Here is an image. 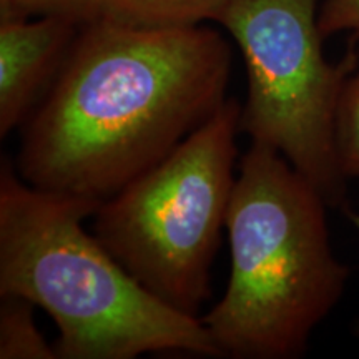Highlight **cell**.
Segmentation results:
<instances>
[{
  "instance_id": "6da1fadb",
  "label": "cell",
  "mask_w": 359,
  "mask_h": 359,
  "mask_svg": "<svg viewBox=\"0 0 359 359\" xmlns=\"http://www.w3.org/2000/svg\"><path fill=\"white\" fill-rule=\"evenodd\" d=\"M231 48L203 25H83L22 125L15 170L103 201L156 167L226 102Z\"/></svg>"
},
{
  "instance_id": "9c48e42d",
  "label": "cell",
  "mask_w": 359,
  "mask_h": 359,
  "mask_svg": "<svg viewBox=\"0 0 359 359\" xmlns=\"http://www.w3.org/2000/svg\"><path fill=\"white\" fill-rule=\"evenodd\" d=\"M336 148L346 178H359V70L344 83L336 115Z\"/></svg>"
},
{
  "instance_id": "7a4b0ae2",
  "label": "cell",
  "mask_w": 359,
  "mask_h": 359,
  "mask_svg": "<svg viewBox=\"0 0 359 359\" xmlns=\"http://www.w3.org/2000/svg\"><path fill=\"white\" fill-rule=\"evenodd\" d=\"M102 201L42 190L12 161L0 168V294H17L55 323L60 359H133L147 353L222 356L198 316L143 288L85 231Z\"/></svg>"
},
{
  "instance_id": "3957f363",
  "label": "cell",
  "mask_w": 359,
  "mask_h": 359,
  "mask_svg": "<svg viewBox=\"0 0 359 359\" xmlns=\"http://www.w3.org/2000/svg\"><path fill=\"white\" fill-rule=\"evenodd\" d=\"M326 208L285 156L251 143L226 218L230 280L201 318L222 356L293 359L306 351L349 276L331 248Z\"/></svg>"
},
{
  "instance_id": "7c38bea8",
  "label": "cell",
  "mask_w": 359,
  "mask_h": 359,
  "mask_svg": "<svg viewBox=\"0 0 359 359\" xmlns=\"http://www.w3.org/2000/svg\"><path fill=\"white\" fill-rule=\"evenodd\" d=\"M346 213H348L349 219H351L353 224L358 228V231H359V213H353V212H346ZM354 333L359 336V321L356 323V326H354Z\"/></svg>"
},
{
  "instance_id": "5b68a950",
  "label": "cell",
  "mask_w": 359,
  "mask_h": 359,
  "mask_svg": "<svg viewBox=\"0 0 359 359\" xmlns=\"http://www.w3.org/2000/svg\"><path fill=\"white\" fill-rule=\"evenodd\" d=\"M217 22L235 39L246 67L240 132L285 156L330 208L346 206L336 115L358 57L326 60L316 0H231Z\"/></svg>"
},
{
  "instance_id": "ba28073f",
  "label": "cell",
  "mask_w": 359,
  "mask_h": 359,
  "mask_svg": "<svg viewBox=\"0 0 359 359\" xmlns=\"http://www.w3.org/2000/svg\"><path fill=\"white\" fill-rule=\"evenodd\" d=\"M34 306L22 296L0 294V359L57 358L35 326Z\"/></svg>"
},
{
  "instance_id": "277c9868",
  "label": "cell",
  "mask_w": 359,
  "mask_h": 359,
  "mask_svg": "<svg viewBox=\"0 0 359 359\" xmlns=\"http://www.w3.org/2000/svg\"><path fill=\"white\" fill-rule=\"evenodd\" d=\"M241 105L226 98L163 161L93 213V235L143 288L198 316L235 190Z\"/></svg>"
},
{
  "instance_id": "30bf717a",
  "label": "cell",
  "mask_w": 359,
  "mask_h": 359,
  "mask_svg": "<svg viewBox=\"0 0 359 359\" xmlns=\"http://www.w3.org/2000/svg\"><path fill=\"white\" fill-rule=\"evenodd\" d=\"M60 17L83 27L102 17V0H0V19Z\"/></svg>"
},
{
  "instance_id": "8fae6325",
  "label": "cell",
  "mask_w": 359,
  "mask_h": 359,
  "mask_svg": "<svg viewBox=\"0 0 359 359\" xmlns=\"http://www.w3.org/2000/svg\"><path fill=\"white\" fill-rule=\"evenodd\" d=\"M323 37L353 32L359 39V0H325L318 12Z\"/></svg>"
},
{
  "instance_id": "8992f818",
  "label": "cell",
  "mask_w": 359,
  "mask_h": 359,
  "mask_svg": "<svg viewBox=\"0 0 359 359\" xmlns=\"http://www.w3.org/2000/svg\"><path fill=\"white\" fill-rule=\"evenodd\" d=\"M80 29L60 17L0 19V137L25 123L60 72Z\"/></svg>"
},
{
  "instance_id": "52a82bcc",
  "label": "cell",
  "mask_w": 359,
  "mask_h": 359,
  "mask_svg": "<svg viewBox=\"0 0 359 359\" xmlns=\"http://www.w3.org/2000/svg\"><path fill=\"white\" fill-rule=\"evenodd\" d=\"M231 0H102V17L135 27H193L219 17Z\"/></svg>"
}]
</instances>
